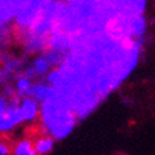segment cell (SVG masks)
Segmentation results:
<instances>
[{"instance_id":"3957f363","label":"cell","mask_w":155,"mask_h":155,"mask_svg":"<svg viewBox=\"0 0 155 155\" xmlns=\"http://www.w3.org/2000/svg\"><path fill=\"white\" fill-rule=\"evenodd\" d=\"M12 150H10V146L8 144L0 141V155H10Z\"/></svg>"},{"instance_id":"6da1fadb","label":"cell","mask_w":155,"mask_h":155,"mask_svg":"<svg viewBox=\"0 0 155 155\" xmlns=\"http://www.w3.org/2000/svg\"><path fill=\"white\" fill-rule=\"evenodd\" d=\"M54 137H51L50 135H45V136H40L35 141V149L37 155H47L54 147Z\"/></svg>"},{"instance_id":"7a4b0ae2","label":"cell","mask_w":155,"mask_h":155,"mask_svg":"<svg viewBox=\"0 0 155 155\" xmlns=\"http://www.w3.org/2000/svg\"><path fill=\"white\" fill-rule=\"evenodd\" d=\"M13 155H37L35 143L31 140H22L15 145Z\"/></svg>"}]
</instances>
